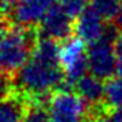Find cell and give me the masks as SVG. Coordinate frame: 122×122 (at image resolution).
Segmentation results:
<instances>
[{
  "mask_svg": "<svg viewBox=\"0 0 122 122\" xmlns=\"http://www.w3.org/2000/svg\"><path fill=\"white\" fill-rule=\"evenodd\" d=\"M106 103L110 107H119L122 106V76L111 78L106 84Z\"/></svg>",
  "mask_w": 122,
  "mask_h": 122,
  "instance_id": "13",
  "label": "cell"
},
{
  "mask_svg": "<svg viewBox=\"0 0 122 122\" xmlns=\"http://www.w3.org/2000/svg\"><path fill=\"white\" fill-rule=\"evenodd\" d=\"M18 1H19V0H17V3H18Z\"/></svg>",
  "mask_w": 122,
  "mask_h": 122,
  "instance_id": "21",
  "label": "cell"
},
{
  "mask_svg": "<svg viewBox=\"0 0 122 122\" xmlns=\"http://www.w3.org/2000/svg\"><path fill=\"white\" fill-rule=\"evenodd\" d=\"M86 51V44L78 36L69 37L61 45L59 59L62 69L65 71L66 84L74 85L80 78H82L89 71Z\"/></svg>",
  "mask_w": 122,
  "mask_h": 122,
  "instance_id": "4",
  "label": "cell"
},
{
  "mask_svg": "<svg viewBox=\"0 0 122 122\" xmlns=\"http://www.w3.org/2000/svg\"><path fill=\"white\" fill-rule=\"evenodd\" d=\"M15 4H17V0H0V12L8 17Z\"/></svg>",
  "mask_w": 122,
  "mask_h": 122,
  "instance_id": "17",
  "label": "cell"
},
{
  "mask_svg": "<svg viewBox=\"0 0 122 122\" xmlns=\"http://www.w3.org/2000/svg\"><path fill=\"white\" fill-rule=\"evenodd\" d=\"M58 4L74 19H77L88 6L86 0H58Z\"/></svg>",
  "mask_w": 122,
  "mask_h": 122,
  "instance_id": "14",
  "label": "cell"
},
{
  "mask_svg": "<svg viewBox=\"0 0 122 122\" xmlns=\"http://www.w3.org/2000/svg\"><path fill=\"white\" fill-rule=\"evenodd\" d=\"M107 23L99 14H96L95 10H92L89 4L84 10L80 17L76 19L74 30L80 39L85 44H92L95 41L104 39L106 36L111 34L110 30H107Z\"/></svg>",
  "mask_w": 122,
  "mask_h": 122,
  "instance_id": "8",
  "label": "cell"
},
{
  "mask_svg": "<svg viewBox=\"0 0 122 122\" xmlns=\"http://www.w3.org/2000/svg\"><path fill=\"white\" fill-rule=\"evenodd\" d=\"M76 19L70 17L58 3L50 8L44 19L39 25L41 37L52 39L55 41H65L71 37Z\"/></svg>",
  "mask_w": 122,
  "mask_h": 122,
  "instance_id": "6",
  "label": "cell"
},
{
  "mask_svg": "<svg viewBox=\"0 0 122 122\" xmlns=\"http://www.w3.org/2000/svg\"><path fill=\"white\" fill-rule=\"evenodd\" d=\"M82 122H92V119H91V118H85Z\"/></svg>",
  "mask_w": 122,
  "mask_h": 122,
  "instance_id": "20",
  "label": "cell"
},
{
  "mask_svg": "<svg viewBox=\"0 0 122 122\" xmlns=\"http://www.w3.org/2000/svg\"><path fill=\"white\" fill-rule=\"evenodd\" d=\"M117 50V76H122V37L115 41Z\"/></svg>",
  "mask_w": 122,
  "mask_h": 122,
  "instance_id": "16",
  "label": "cell"
},
{
  "mask_svg": "<svg viewBox=\"0 0 122 122\" xmlns=\"http://www.w3.org/2000/svg\"><path fill=\"white\" fill-rule=\"evenodd\" d=\"M74 86L76 92L91 107H96V104H100L102 100L106 97V85L103 84V80L95 77L91 73L80 78L74 84Z\"/></svg>",
  "mask_w": 122,
  "mask_h": 122,
  "instance_id": "9",
  "label": "cell"
},
{
  "mask_svg": "<svg viewBox=\"0 0 122 122\" xmlns=\"http://www.w3.org/2000/svg\"><path fill=\"white\" fill-rule=\"evenodd\" d=\"M22 122H51L48 107L41 100H32V104L26 106Z\"/></svg>",
  "mask_w": 122,
  "mask_h": 122,
  "instance_id": "12",
  "label": "cell"
},
{
  "mask_svg": "<svg viewBox=\"0 0 122 122\" xmlns=\"http://www.w3.org/2000/svg\"><path fill=\"white\" fill-rule=\"evenodd\" d=\"M88 70L100 80L111 78L117 74V50L112 34L88 45Z\"/></svg>",
  "mask_w": 122,
  "mask_h": 122,
  "instance_id": "5",
  "label": "cell"
},
{
  "mask_svg": "<svg viewBox=\"0 0 122 122\" xmlns=\"http://www.w3.org/2000/svg\"><path fill=\"white\" fill-rule=\"evenodd\" d=\"M86 102L71 91H58L50 96L51 122H82L86 117Z\"/></svg>",
  "mask_w": 122,
  "mask_h": 122,
  "instance_id": "3",
  "label": "cell"
},
{
  "mask_svg": "<svg viewBox=\"0 0 122 122\" xmlns=\"http://www.w3.org/2000/svg\"><path fill=\"white\" fill-rule=\"evenodd\" d=\"M26 106L21 95H11L0 102V122H22Z\"/></svg>",
  "mask_w": 122,
  "mask_h": 122,
  "instance_id": "10",
  "label": "cell"
},
{
  "mask_svg": "<svg viewBox=\"0 0 122 122\" xmlns=\"http://www.w3.org/2000/svg\"><path fill=\"white\" fill-rule=\"evenodd\" d=\"M61 45L47 37L37 40L32 56L14 76V89L25 99L41 100L66 84L59 59Z\"/></svg>",
  "mask_w": 122,
  "mask_h": 122,
  "instance_id": "1",
  "label": "cell"
},
{
  "mask_svg": "<svg viewBox=\"0 0 122 122\" xmlns=\"http://www.w3.org/2000/svg\"><path fill=\"white\" fill-rule=\"evenodd\" d=\"M14 89V84L10 80V76L0 71V102L11 96V92Z\"/></svg>",
  "mask_w": 122,
  "mask_h": 122,
  "instance_id": "15",
  "label": "cell"
},
{
  "mask_svg": "<svg viewBox=\"0 0 122 122\" xmlns=\"http://www.w3.org/2000/svg\"><path fill=\"white\" fill-rule=\"evenodd\" d=\"M108 114H110L112 122H122V106H119V107H114Z\"/></svg>",
  "mask_w": 122,
  "mask_h": 122,
  "instance_id": "18",
  "label": "cell"
},
{
  "mask_svg": "<svg viewBox=\"0 0 122 122\" xmlns=\"http://www.w3.org/2000/svg\"><path fill=\"white\" fill-rule=\"evenodd\" d=\"M58 0H19L10 12V21L14 25L34 28L39 26L47 12Z\"/></svg>",
  "mask_w": 122,
  "mask_h": 122,
  "instance_id": "7",
  "label": "cell"
},
{
  "mask_svg": "<svg viewBox=\"0 0 122 122\" xmlns=\"http://www.w3.org/2000/svg\"><path fill=\"white\" fill-rule=\"evenodd\" d=\"M122 3L121 0H92L89 3V7L96 11L106 22H110L115 19Z\"/></svg>",
  "mask_w": 122,
  "mask_h": 122,
  "instance_id": "11",
  "label": "cell"
},
{
  "mask_svg": "<svg viewBox=\"0 0 122 122\" xmlns=\"http://www.w3.org/2000/svg\"><path fill=\"white\" fill-rule=\"evenodd\" d=\"M115 23H117V28H118V30L122 33V6H121V8H119V12H118L117 18H115Z\"/></svg>",
  "mask_w": 122,
  "mask_h": 122,
  "instance_id": "19",
  "label": "cell"
},
{
  "mask_svg": "<svg viewBox=\"0 0 122 122\" xmlns=\"http://www.w3.org/2000/svg\"><path fill=\"white\" fill-rule=\"evenodd\" d=\"M39 40L34 28L12 25L0 36V71L15 76L30 59Z\"/></svg>",
  "mask_w": 122,
  "mask_h": 122,
  "instance_id": "2",
  "label": "cell"
}]
</instances>
